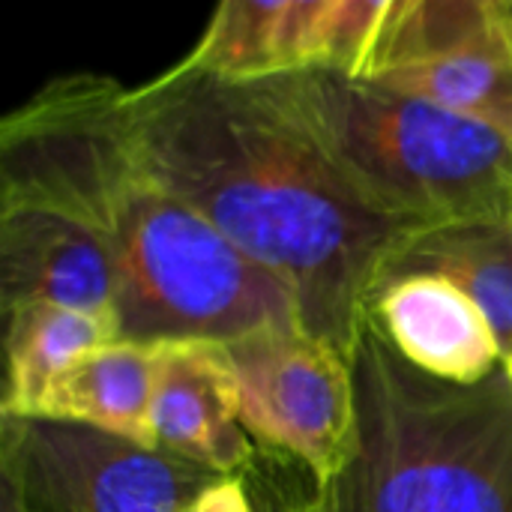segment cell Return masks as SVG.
<instances>
[{
    "mask_svg": "<svg viewBox=\"0 0 512 512\" xmlns=\"http://www.w3.org/2000/svg\"><path fill=\"white\" fill-rule=\"evenodd\" d=\"M123 108L153 177L288 285L309 336L351 357L393 249L420 225L360 192L300 111L291 75L174 63L126 87Z\"/></svg>",
    "mask_w": 512,
    "mask_h": 512,
    "instance_id": "1",
    "label": "cell"
},
{
    "mask_svg": "<svg viewBox=\"0 0 512 512\" xmlns=\"http://www.w3.org/2000/svg\"><path fill=\"white\" fill-rule=\"evenodd\" d=\"M126 84L75 72L39 87L0 123V195L57 204L108 243L120 342H234L297 324L294 294L174 195L138 156Z\"/></svg>",
    "mask_w": 512,
    "mask_h": 512,
    "instance_id": "2",
    "label": "cell"
},
{
    "mask_svg": "<svg viewBox=\"0 0 512 512\" xmlns=\"http://www.w3.org/2000/svg\"><path fill=\"white\" fill-rule=\"evenodd\" d=\"M354 426L324 512H512V375L477 384L408 363L369 312L351 348Z\"/></svg>",
    "mask_w": 512,
    "mask_h": 512,
    "instance_id": "3",
    "label": "cell"
},
{
    "mask_svg": "<svg viewBox=\"0 0 512 512\" xmlns=\"http://www.w3.org/2000/svg\"><path fill=\"white\" fill-rule=\"evenodd\" d=\"M291 90L342 171L411 225L510 216L512 141L498 129L366 75L306 66Z\"/></svg>",
    "mask_w": 512,
    "mask_h": 512,
    "instance_id": "4",
    "label": "cell"
},
{
    "mask_svg": "<svg viewBox=\"0 0 512 512\" xmlns=\"http://www.w3.org/2000/svg\"><path fill=\"white\" fill-rule=\"evenodd\" d=\"M219 477L84 423L3 417V486L30 512H186Z\"/></svg>",
    "mask_w": 512,
    "mask_h": 512,
    "instance_id": "5",
    "label": "cell"
},
{
    "mask_svg": "<svg viewBox=\"0 0 512 512\" xmlns=\"http://www.w3.org/2000/svg\"><path fill=\"white\" fill-rule=\"evenodd\" d=\"M240 396V423L255 444L303 462L327 483L354 426L351 360L300 324L264 327L225 345Z\"/></svg>",
    "mask_w": 512,
    "mask_h": 512,
    "instance_id": "6",
    "label": "cell"
},
{
    "mask_svg": "<svg viewBox=\"0 0 512 512\" xmlns=\"http://www.w3.org/2000/svg\"><path fill=\"white\" fill-rule=\"evenodd\" d=\"M3 309L54 303L117 318V273L105 237L81 216L21 195H0Z\"/></svg>",
    "mask_w": 512,
    "mask_h": 512,
    "instance_id": "7",
    "label": "cell"
},
{
    "mask_svg": "<svg viewBox=\"0 0 512 512\" xmlns=\"http://www.w3.org/2000/svg\"><path fill=\"white\" fill-rule=\"evenodd\" d=\"M150 432L159 450L216 474H243L258 444L240 423L237 378L222 342L153 345Z\"/></svg>",
    "mask_w": 512,
    "mask_h": 512,
    "instance_id": "8",
    "label": "cell"
},
{
    "mask_svg": "<svg viewBox=\"0 0 512 512\" xmlns=\"http://www.w3.org/2000/svg\"><path fill=\"white\" fill-rule=\"evenodd\" d=\"M369 312L396 351L435 378L477 384L504 363L498 333L486 312L441 276L396 279L375 294Z\"/></svg>",
    "mask_w": 512,
    "mask_h": 512,
    "instance_id": "9",
    "label": "cell"
},
{
    "mask_svg": "<svg viewBox=\"0 0 512 512\" xmlns=\"http://www.w3.org/2000/svg\"><path fill=\"white\" fill-rule=\"evenodd\" d=\"M405 276H441L459 285L492 321L504 357L512 354V222L507 216L414 228L390 255L381 285Z\"/></svg>",
    "mask_w": 512,
    "mask_h": 512,
    "instance_id": "10",
    "label": "cell"
},
{
    "mask_svg": "<svg viewBox=\"0 0 512 512\" xmlns=\"http://www.w3.org/2000/svg\"><path fill=\"white\" fill-rule=\"evenodd\" d=\"M153 345L114 342L78 357L60 372L33 417L84 423L129 441L156 447L150 432Z\"/></svg>",
    "mask_w": 512,
    "mask_h": 512,
    "instance_id": "11",
    "label": "cell"
},
{
    "mask_svg": "<svg viewBox=\"0 0 512 512\" xmlns=\"http://www.w3.org/2000/svg\"><path fill=\"white\" fill-rule=\"evenodd\" d=\"M6 393L3 417H33L48 384L78 357L120 342L117 318L87 315L54 303L6 309Z\"/></svg>",
    "mask_w": 512,
    "mask_h": 512,
    "instance_id": "12",
    "label": "cell"
},
{
    "mask_svg": "<svg viewBox=\"0 0 512 512\" xmlns=\"http://www.w3.org/2000/svg\"><path fill=\"white\" fill-rule=\"evenodd\" d=\"M465 51L510 54L501 0H396L366 75Z\"/></svg>",
    "mask_w": 512,
    "mask_h": 512,
    "instance_id": "13",
    "label": "cell"
},
{
    "mask_svg": "<svg viewBox=\"0 0 512 512\" xmlns=\"http://www.w3.org/2000/svg\"><path fill=\"white\" fill-rule=\"evenodd\" d=\"M378 78L411 96H423L471 120H480L512 141V57L495 51H465L414 66H399Z\"/></svg>",
    "mask_w": 512,
    "mask_h": 512,
    "instance_id": "14",
    "label": "cell"
},
{
    "mask_svg": "<svg viewBox=\"0 0 512 512\" xmlns=\"http://www.w3.org/2000/svg\"><path fill=\"white\" fill-rule=\"evenodd\" d=\"M285 0H219L204 36L180 60L219 78H258L273 72V39Z\"/></svg>",
    "mask_w": 512,
    "mask_h": 512,
    "instance_id": "15",
    "label": "cell"
},
{
    "mask_svg": "<svg viewBox=\"0 0 512 512\" xmlns=\"http://www.w3.org/2000/svg\"><path fill=\"white\" fill-rule=\"evenodd\" d=\"M393 3L396 0H336L315 66L342 75H366Z\"/></svg>",
    "mask_w": 512,
    "mask_h": 512,
    "instance_id": "16",
    "label": "cell"
},
{
    "mask_svg": "<svg viewBox=\"0 0 512 512\" xmlns=\"http://www.w3.org/2000/svg\"><path fill=\"white\" fill-rule=\"evenodd\" d=\"M243 483L255 512H324L321 480L297 459L261 447L243 468Z\"/></svg>",
    "mask_w": 512,
    "mask_h": 512,
    "instance_id": "17",
    "label": "cell"
},
{
    "mask_svg": "<svg viewBox=\"0 0 512 512\" xmlns=\"http://www.w3.org/2000/svg\"><path fill=\"white\" fill-rule=\"evenodd\" d=\"M336 0H285L273 39V72H297L315 66Z\"/></svg>",
    "mask_w": 512,
    "mask_h": 512,
    "instance_id": "18",
    "label": "cell"
},
{
    "mask_svg": "<svg viewBox=\"0 0 512 512\" xmlns=\"http://www.w3.org/2000/svg\"><path fill=\"white\" fill-rule=\"evenodd\" d=\"M186 512H255L246 483L240 474H225L219 480H213L207 489L198 492V498L189 504Z\"/></svg>",
    "mask_w": 512,
    "mask_h": 512,
    "instance_id": "19",
    "label": "cell"
},
{
    "mask_svg": "<svg viewBox=\"0 0 512 512\" xmlns=\"http://www.w3.org/2000/svg\"><path fill=\"white\" fill-rule=\"evenodd\" d=\"M501 30H504V42L512 54V0H501Z\"/></svg>",
    "mask_w": 512,
    "mask_h": 512,
    "instance_id": "20",
    "label": "cell"
},
{
    "mask_svg": "<svg viewBox=\"0 0 512 512\" xmlns=\"http://www.w3.org/2000/svg\"><path fill=\"white\" fill-rule=\"evenodd\" d=\"M6 489V501H3V512H30V507L9 489V486H3Z\"/></svg>",
    "mask_w": 512,
    "mask_h": 512,
    "instance_id": "21",
    "label": "cell"
},
{
    "mask_svg": "<svg viewBox=\"0 0 512 512\" xmlns=\"http://www.w3.org/2000/svg\"><path fill=\"white\" fill-rule=\"evenodd\" d=\"M504 366H507V372L512 375V354H510V357H504Z\"/></svg>",
    "mask_w": 512,
    "mask_h": 512,
    "instance_id": "22",
    "label": "cell"
},
{
    "mask_svg": "<svg viewBox=\"0 0 512 512\" xmlns=\"http://www.w3.org/2000/svg\"><path fill=\"white\" fill-rule=\"evenodd\" d=\"M507 219H510V222H512V204H510V216H507Z\"/></svg>",
    "mask_w": 512,
    "mask_h": 512,
    "instance_id": "23",
    "label": "cell"
}]
</instances>
